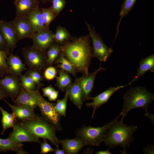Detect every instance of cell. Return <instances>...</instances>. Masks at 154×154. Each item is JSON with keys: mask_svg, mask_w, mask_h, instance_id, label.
I'll list each match as a JSON object with an SVG mask.
<instances>
[{"mask_svg": "<svg viewBox=\"0 0 154 154\" xmlns=\"http://www.w3.org/2000/svg\"><path fill=\"white\" fill-rule=\"evenodd\" d=\"M89 35L66 42L60 46V52L72 64L76 72L89 73V68L93 57Z\"/></svg>", "mask_w": 154, "mask_h": 154, "instance_id": "cell-1", "label": "cell"}, {"mask_svg": "<svg viewBox=\"0 0 154 154\" xmlns=\"http://www.w3.org/2000/svg\"><path fill=\"white\" fill-rule=\"evenodd\" d=\"M120 114L112 120L105 136L103 141L105 145L112 149L118 145L123 147L124 150L126 147H129L133 141V133L137 130V126L134 125H127L123 123V120L117 121Z\"/></svg>", "mask_w": 154, "mask_h": 154, "instance_id": "cell-2", "label": "cell"}, {"mask_svg": "<svg viewBox=\"0 0 154 154\" xmlns=\"http://www.w3.org/2000/svg\"><path fill=\"white\" fill-rule=\"evenodd\" d=\"M123 98V104L120 113L122 120L129 111L134 108H141L147 110L154 100V94L145 87L137 86L131 87L124 94Z\"/></svg>", "mask_w": 154, "mask_h": 154, "instance_id": "cell-3", "label": "cell"}, {"mask_svg": "<svg viewBox=\"0 0 154 154\" xmlns=\"http://www.w3.org/2000/svg\"><path fill=\"white\" fill-rule=\"evenodd\" d=\"M38 138L48 139L56 148L59 143L56 132V130L50 123L38 115L35 117L21 121Z\"/></svg>", "mask_w": 154, "mask_h": 154, "instance_id": "cell-4", "label": "cell"}, {"mask_svg": "<svg viewBox=\"0 0 154 154\" xmlns=\"http://www.w3.org/2000/svg\"><path fill=\"white\" fill-rule=\"evenodd\" d=\"M29 90L36 100L37 106L40 111L41 116L52 124L56 130H61L60 120L62 116L55 111L54 108V104L45 99L40 94L39 89Z\"/></svg>", "mask_w": 154, "mask_h": 154, "instance_id": "cell-5", "label": "cell"}, {"mask_svg": "<svg viewBox=\"0 0 154 154\" xmlns=\"http://www.w3.org/2000/svg\"><path fill=\"white\" fill-rule=\"evenodd\" d=\"M112 122V120L101 127L84 126L76 131V135L84 142L86 145L98 146L103 141L107 130Z\"/></svg>", "mask_w": 154, "mask_h": 154, "instance_id": "cell-6", "label": "cell"}, {"mask_svg": "<svg viewBox=\"0 0 154 154\" xmlns=\"http://www.w3.org/2000/svg\"><path fill=\"white\" fill-rule=\"evenodd\" d=\"M89 31V35L92 43L93 57L97 58L100 62H105L111 55L113 50L104 43L102 38L96 32L95 29L86 22Z\"/></svg>", "mask_w": 154, "mask_h": 154, "instance_id": "cell-7", "label": "cell"}, {"mask_svg": "<svg viewBox=\"0 0 154 154\" xmlns=\"http://www.w3.org/2000/svg\"><path fill=\"white\" fill-rule=\"evenodd\" d=\"M45 52L32 46L24 47L22 51L24 60L30 69L40 72L46 66L47 58Z\"/></svg>", "mask_w": 154, "mask_h": 154, "instance_id": "cell-8", "label": "cell"}, {"mask_svg": "<svg viewBox=\"0 0 154 154\" xmlns=\"http://www.w3.org/2000/svg\"><path fill=\"white\" fill-rule=\"evenodd\" d=\"M8 139L17 143L23 142L41 143L39 139L34 135L21 121L17 120L13 127V130Z\"/></svg>", "mask_w": 154, "mask_h": 154, "instance_id": "cell-9", "label": "cell"}, {"mask_svg": "<svg viewBox=\"0 0 154 154\" xmlns=\"http://www.w3.org/2000/svg\"><path fill=\"white\" fill-rule=\"evenodd\" d=\"M0 86L7 97H10L13 100L19 95L22 88L17 76L12 74L0 78Z\"/></svg>", "mask_w": 154, "mask_h": 154, "instance_id": "cell-10", "label": "cell"}, {"mask_svg": "<svg viewBox=\"0 0 154 154\" xmlns=\"http://www.w3.org/2000/svg\"><path fill=\"white\" fill-rule=\"evenodd\" d=\"M106 69L101 66L100 64L99 68L94 72L88 74H83L78 78L79 84L81 89L83 102L89 100L94 87L95 80L97 73L101 71H105Z\"/></svg>", "mask_w": 154, "mask_h": 154, "instance_id": "cell-11", "label": "cell"}, {"mask_svg": "<svg viewBox=\"0 0 154 154\" xmlns=\"http://www.w3.org/2000/svg\"><path fill=\"white\" fill-rule=\"evenodd\" d=\"M54 33L49 29L41 30L35 33L31 39L33 48L45 52L54 41Z\"/></svg>", "mask_w": 154, "mask_h": 154, "instance_id": "cell-12", "label": "cell"}, {"mask_svg": "<svg viewBox=\"0 0 154 154\" xmlns=\"http://www.w3.org/2000/svg\"><path fill=\"white\" fill-rule=\"evenodd\" d=\"M128 86L127 84L125 85L111 87L94 97H90L89 98V100H92V102L86 104V105L88 108H93V111L92 117H93L96 109L103 104L106 103L115 92L120 89Z\"/></svg>", "mask_w": 154, "mask_h": 154, "instance_id": "cell-13", "label": "cell"}, {"mask_svg": "<svg viewBox=\"0 0 154 154\" xmlns=\"http://www.w3.org/2000/svg\"><path fill=\"white\" fill-rule=\"evenodd\" d=\"M18 40L24 38H31L34 35L26 16L16 17L12 21Z\"/></svg>", "mask_w": 154, "mask_h": 154, "instance_id": "cell-14", "label": "cell"}, {"mask_svg": "<svg viewBox=\"0 0 154 154\" xmlns=\"http://www.w3.org/2000/svg\"><path fill=\"white\" fill-rule=\"evenodd\" d=\"M0 29L8 48L13 51L18 40L12 21H0Z\"/></svg>", "mask_w": 154, "mask_h": 154, "instance_id": "cell-15", "label": "cell"}, {"mask_svg": "<svg viewBox=\"0 0 154 154\" xmlns=\"http://www.w3.org/2000/svg\"><path fill=\"white\" fill-rule=\"evenodd\" d=\"M13 102L15 105L24 107L33 111L37 107L32 94L23 86L19 94Z\"/></svg>", "mask_w": 154, "mask_h": 154, "instance_id": "cell-16", "label": "cell"}, {"mask_svg": "<svg viewBox=\"0 0 154 154\" xmlns=\"http://www.w3.org/2000/svg\"><path fill=\"white\" fill-rule=\"evenodd\" d=\"M58 141L66 154H77L86 145L84 142L77 137L73 139H58Z\"/></svg>", "mask_w": 154, "mask_h": 154, "instance_id": "cell-17", "label": "cell"}, {"mask_svg": "<svg viewBox=\"0 0 154 154\" xmlns=\"http://www.w3.org/2000/svg\"><path fill=\"white\" fill-rule=\"evenodd\" d=\"M70 101L78 108L80 109L83 101L81 89L78 78H76L74 82L66 88Z\"/></svg>", "mask_w": 154, "mask_h": 154, "instance_id": "cell-18", "label": "cell"}, {"mask_svg": "<svg viewBox=\"0 0 154 154\" xmlns=\"http://www.w3.org/2000/svg\"><path fill=\"white\" fill-rule=\"evenodd\" d=\"M16 17L26 16L38 6L36 0H15Z\"/></svg>", "mask_w": 154, "mask_h": 154, "instance_id": "cell-19", "label": "cell"}, {"mask_svg": "<svg viewBox=\"0 0 154 154\" xmlns=\"http://www.w3.org/2000/svg\"><path fill=\"white\" fill-rule=\"evenodd\" d=\"M137 73L134 78L128 84L131 86L132 83L136 81L140 76H143L147 71L154 72V54L141 59L139 67L137 68Z\"/></svg>", "mask_w": 154, "mask_h": 154, "instance_id": "cell-20", "label": "cell"}, {"mask_svg": "<svg viewBox=\"0 0 154 154\" xmlns=\"http://www.w3.org/2000/svg\"><path fill=\"white\" fill-rule=\"evenodd\" d=\"M26 16L31 26L35 33L41 30L48 29L44 24L41 10L38 6L28 14Z\"/></svg>", "mask_w": 154, "mask_h": 154, "instance_id": "cell-21", "label": "cell"}, {"mask_svg": "<svg viewBox=\"0 0 154 154\" xmlns=\"http://www.w3.org/2000/svg\"><path fill=\"white\" fill-rule=\"evenodd\" d=\"M4 100L11 109L12 113L17 120L21 121L26 119L35 117L37 116L35 113L34 111L22 106L12 105L6 100Z\"/></svg>", "mask_w": 154, "mask_h": 154, "instance_id": "cell-22", "label": "cell"}, {"mask_svg": "<svg viewBox=\"0 0 154 154\" xmlns=\"http://www.w3.org/2000/svg\"><path fill=\"white\" fill-rule=\"evenodd\" d=\"M7 62L11 74L17 76H21L25 66L20 58L11 54L8 56Z\"/></svg>", "mask_w": 154, "mask_h": 154, "instance_id": "cell-23", "label": "cell"}, {"mask_svg": "<svg viewBox=\"0 0 154 154\" xmlns=\"http://www.w3.org/2000/svg\"><path fill=\"white\" fill-rule=\"evenodd\" d=\"M24 145L22 143H16L7 138H0V153L12 151L18 154H27L28 153L23 148Z\"/></svg>", "mask_w": 154, "mask_h": 154, "instance_id": "cell-24", "label": "cell"}, {"mask_svg": "<svg viewBox=\"0 0 154 154\" xmlns=\"http://www.w3.org/2000/svg\"><path fill=\"white\" fill-rule=\"evenodd\" d=\"M58 70L59 76L56 77V82L55 85L64 92L66 88L72 83V79L66 72L61 69Z\"/></svg>", "mask_w": 154, "mask_h": 154, "instance_id": "cell-25", "label": "cell"}, {"mask_svg": "<svg viewBox=\"0 0 154 154\" xmlns=\"http://www.w3.org/2000/svg\"><path fill=\"white\" fill-rule=\"evenodd\" d=\"M2 117L1 120L3 129L1 134L3 135L5 130L11 127H13L15 122L17 120L13 114L8 113L3 108L0 107Z\"/></svg>", "mask_w": 154, "mask_h": 154, "instance_id": "cell-26", "label": "cell"}, {"mask_svg": "<svg viewBox=\"0 0 154 154\" xmlns=\"http://www.w3.org/2000/svg\"><path fill=\"white\" fill-rule=\"evenodd\" d=\"M9 49H0V77L2 78L5 76L11 74L7 62L9 54Z\"/></svg>", "mask_w": 154, "mask_h": 154, "instance_id": "cell-27", "label": "cell"}, {"mask_svg": "<svg viewBox=\"0 0 154 154\" xmlns=\"http://www.w3.org/2000/svg\"><path fill=\"white\" fill-rule=\"evenodd\" d=\"M137 0H125L122 5L119 13V20L116 27V32L114 40L117 38L119 32V26L122 19L127 15L129 12L133 9Z\"/></svg>", "mask_w": 154, "mask_h": 154, "instance_id": "cell-28", "label": "cell"}, {"mask_svg": "<svg viewBox=\"0 0 154 154\" xmlns=\"http://www.w3.org/2000/svg\"><path fill=\"white\" fill-rule=\"evenodd\" d=\"M55 63L58 64L57 66L60 69L76 76V72L72 64L62 54L59 55Z\"/></svg>", "mask_w": 154, "mask_h": 154, "instance_id": "cell-29", "label": "cell"}, {"mask_svg": "<svg viewBox=\"0 0 154 154\" xmlns=\"http://www.w3.org/2000/svg\"><path fill=\"white\" fill-rule=\"evenodd\" d=\"M60 52V46L52 44L47 50L46 66H50L56 61Z\"/></svg>", "mask_w": 154, "mask_h": 154, "instance_id": "cell-30", "label": "cell"}, {"mask_svg": "<svg viewBox=\"0 0 154 154\" xmlns=\"http://www.w3.org/2000/svg\"><path fill=\"white\" fill-rule=\"evenodd\" d=\"M70 34L65 28L61 26L58 27L54 34V40L58 43H62L68 40L70 38Z\"/></svg>", "mask_w": 154, "mask_h": 154, "instance_id": "cell-31", "label": "cell"}, {"mask_svg": "<svg viewBox=\"0 0 154 154\" xmlns=\"http://www.w3.org/2000/svg\"><path fill=\"white\" fill-rule=\"evenodd\" d=\"M41 11L44 24L46 27L49 29L50 24L56 15L53 11L52 7L42 8Z\"/></svg>", "mask_w": 154, "mask_h": 154, "instance_id": "cell-32", "label": "cell"}, {"mask_svg": "<svg viewBox=\"0 0 154 154\" xmlns=\"http://www.w3.org/2000/svg\"><path fill=\"white\" fill-rule=\"evenodd\" d=\"M64 97L61 99H58L56 103L54 104V108L55 111L62 116L65 117L67 101L68 98L67 92L66 90Z\"/></svg>", "mask_w": 154, "mask_h": 154, "instance_id": "cell-33", "label": "cell"}, {"mask_svg": "<svg viewBox=\"0 0 154 154\" xmlns=\"http://www.w3.org/2000/svg\"><path fill=\"white\" fill-rule=\"evenodd\" d=\"M21 85L25 89L30 90H35L36 85L31 78L27 74L21 76Z\"/></svg>", "mask_w": 154, "mask_h": 154, "instance_id": "cell-34", "label": "cell"}, {"mask_svg": "<svg viewBox=\"0 0 154 154\" xmlns=\"http://www.w3.org/2000/svg\"><path fill=\"white\" fill-rule=\"evenodd\" d=\"M27 74L31 78L38 88L43 86V85L41 82L43 80V78L40 72L35 70L30 69Z\"/></svg>", "mask_w": 154, "mask_h": 154, "instance_id": "cell-35", "label": "cell"}, {"mask_svg": "<svg viewBox=\"0 0 154 154\" xmlns=\"http://www.w3.org/2000/svg\"><path fill=\"white\" fill-rule=\"evenodd\" d=\"M52 9L57 15L64 8L65 4V0H52Z\"/></svg>", "mask_w": 154, "mask_h": 154, "instance_id": "cell-36", "label": "cell"}, {"mask_svg": "<svg viewBox=\"0 0 154 154\" xmlns=\"http://www.w3.org/2000/svg\"><path fill=\"white\" fill-rule=\"evenodd\" d=\"M57 71L54 67L50 66L46 68L44 71V75L45 78L48 80H51L56 77Z\"/></svg>", "mask_w": 154, "mask_h": 154, "instance_id": "cell-37", "label": "cell"}, {"mask_svg": "<svg viewBox=\"0 0 154 154\" xmlns=\"http://www.w3.org/2000/svg\"><path fill=\"white\" fill-rule=\"evenodd\" d=\"M44 139L43 141L40 143V154H46L50 152H54L55 149L52 147L48 143L46 139Z\"/></svg>", "mask_w": 154, "mask_h": 154, "instance_id": "cell-38", "label": "cell"}, {"mask_svg": "<svg viewBox=\"0 0 154 154\" xmlns=\"http://www.w3.org/2000/svg\"><path fill=\"white\" fill-rule=\"evenodd\" d=\"M44 96L48 97L50 94L55 90L51 85L45 88H42Z\"/></svg>", "mask_w": 154, "mask_h": 154, "instance_id": "cell-39", "label": "cell"}, {"mask_svg": "<svg viewBox=\"0 0 154 154\" xmlns=\"http://www.w3.org/2000/svg\"><path fill=\"white\" fill-rule=\"evenodd\" d=\"M0 49H9L2 36L0 29Z\"/></svg>", "mask_w": 154, "mask_h": 154, "instance_id": "cell-40", "label": "cell"}, {"mask_svg": "<svg viewBox=\"0 0 154 154\" xmlns=\"http://www.w3.org/2000/svg\"><path fill=\"white\" fill-rule=\"evenodd\" d=\"M59 91L54 90L49 95L48 97L49 100L50 101H54L56 100L58 97Z\"/></svg>", "mask_w": 154, "mask_h": 154, "instance_id": "cell-41", "label": "cell"}, {"mask_svg": "<svg viewBox=\"0 0 154 154\" xmlns=\"http://www.w3.org/2000/svg\"><path fill=\"white\" fill-rule=\"evenodd\" d=\"M154 146L152 145H148L143 149V152L145 154H154Z\"/></svg>", "mask_w": 154, "mask_h": 154, "instance_id": "cell-42", "label": "cell"}, {"mask_svg": "<svg viewBox=\"0 0 154 154\" xmlns=\"http://www.w3.org/2000/svg\"><path fill=\"white\" fill-rule=\"evenodd\" d=\"M96 154H111L110 151V149L106 150H100L98 151L95 153Z\"/></svg>", "mask_w": 154, "mask_h": 154, "instance_id": "cell-43", "label": "cell"}, {"mask_svg": "<svg viewBox=\"0 0 154 154\" xmlns=\"http://www.w3.org/2000/svg\"><path fill=\"white\" fill-rule=\"evenodd\" d=\"M55 154H66L63 149H61L59 148L55 149L54 152Z\"/></svg>", "mask_w": 154, "mask_h": 154, "instance_id": "cell-44", "label": "cell"}, {"mask_svg": "<svg viewBox=\"0 0 154 154\" xmlns=\"http://www.w3.org/2000/svg\"><path fill=\"white\" fill-rule=\"evenodd\" d=\"M145 111L146 113L145 115L149 118L152 123H154V116L153 117V115L149 113L148 112L147 110Z\"/></svg>", "mask_w": 154, "mask_h": 154, "instance_id": "cell-45", "label": "cell"}, {"mask_svg": "<svg viewBox=\"0 0 154 154\" xmlns=\"http://www.w3.org/2000/svg\"><path fill=\"white\" fill-rule=\"evenodd\" d=\"M5 97H7V96L0 86V101L4 100V98Z\"/></svg>", "mask_w": 154, "mask_h": 154, "instance_id": "cell-46", "label": "cell"}]
</instances>
